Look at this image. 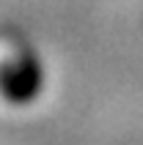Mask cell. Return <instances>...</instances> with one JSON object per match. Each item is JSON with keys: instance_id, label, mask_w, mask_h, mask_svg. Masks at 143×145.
<instances>
[{"instance_id": "1", "label": "cell", "mask_w": 143, "mask_h": 145, "mask_svg": "<svg viewBox=\"0 0 143 145\" xmlns=\"http://www.w3.org/2000/svg\"><path fill=\"white\" fill-rule=\"evenodd\" d=\"M47 82L41 57L28 47L11 49L0 60V99L11 107H28L41 96Z\"/></svg>"}]
</instances>
